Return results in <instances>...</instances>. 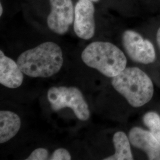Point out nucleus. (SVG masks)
Masks as SVG:
<instances>
[{
	"label": "nucleus",
	"mask_w": 160,
	"mask_h": 160,
	"mask_svg": "<svg viewBox=\"0 0 160 160\" xmlns=\"http://www.w3.org/2000/svg\"><path fill=\"white\" fill-rule=\"evenodd\" d=\"M51 12L47 18L49 29L57 34H65L74 22V9L72 0H49Z\"/></svg>",
	"instance_id": "6"
},
{
	"label": "nucleus",
	"mask_w": 160,
	"mask_h": 160,
	"mask_svg": "<svg viewBox=\"0 0 160 160\" xmlns=\"http://www.w3.org/2000/svg\"><path fill=\"white\" fill-rule=\"evenodd\" d=\"M48 99L54 111L69 108L80 120L86 121L90 118L88 104L81 92L77 87H53L48 92Z\"/></svg>",
	"instance_id": "4"
},
{
	"label": "nucleus",
	"mask_w": 160,
	"mask_h": 160,
	"mask_svg": "<svg viewBox=\"0 0 160 160\" xmlns=\"http://www.w3.org/2000/svg\"><path fill=\"white\" fill-rule=\"evenodd\" d=\"M94 12V6L91 1L78 0L75 6L74 30L81 39L88 40L94 36L96 30Z\"/></svg>",
	"instance_id": "7"
},
{
	"label": "nucleus",
	"mask_w": 160,
	"mask_h": 160,
	"mask_svg": "<svg viewBox=\"0 0 160 160\" xmlns=\"http://www.w3.org/2000/svg\"><path fill=\"white\" fill-rule=\"evenodd\" d=\"M114 89L134 108L148 103L154 94V85L148 75L137 67L126 68L112 77Z\"/></svg>",
	"instance_id": "2"
},
{
	"label": "nucleus",
	"mask_w": 160,
	"mask_h": 160,
	"mask_svg": "<svg viewBox=\"0 0 160 160\" xmlns=\"http://www.w3.org/2000/svg\"><path fill=\"white\" fill-rule=\"evenodd\" d=\"M89 1H91L93 2H98L100 0H89Z\"/></svg>",
	"instance_id": "17"
},
{
	"label": "nucleus",
	"mask_w": 160,
	"mask_h": 160,
	"mask_svg": "<svg viewBox=\"0 0 160 160\" xmlns=\"http://www.w3.org/2000/svg\"><path fill=\"white\" fill-rule=\"evenodd\" d=\"M48 151L45 148H38L34 150L27 160H45L48 157Z\"/></svg>",
	"instance_id": "13"
},
{
	"label": "nucleus",
	"mask_w": 160,
	"mask_h": 160,
	"mask_svg": "<svg viewBox=\"0 0 160 160\" xmlns=\"http://www.w3.org/2000/svg\"><path fill=\"white\" fill-rule=\"evenodd\" d=\"M71 155L68 151L64 148L57 149L51 156V160H70Z\"/></svg>",
	"instance_id": "14"
},
{
	"label": "nucleus",
	"mask_w": 160,
	"mask_h": 160,
	"mask_svg": "<svg viewBox=\"0 0 160 160\" xmlns=\"http://www.w3.org/2000/svg\"><path fill=\"white\" fill-rule=\"evenodd\" d=\"M81 58L86 65L102 74L113 77L126 68L127 59L124 53L113 43L94 42L82 52Z\"/></svg>",
	"instance_id": "3"
},
{
	"label": "nucleus",
	"mask_w": 160,
	"mask_h": 160,
	"mask_svg": "<svg viewBox=\"0 0 160 160\" xmlns=\"http://www.w3.org/2000/svg\"><path fill=\"white\" fill-rule=\"evenodd\" d=\"M144 124L147 126L156 138L160 142V116L154 112H149L144 115Z\"/></svg>",
	"instance_id": "12"
},
{
	"label": "nucleus",
	"mask_w": 160,
	"mask_h": 160,
	"mask_svg": "<svg viewBox=\"0 0 160 160\" xmlns=\"http://www.w3.org/2000/svg\"><path fill=\"white\" fill-rule=\"evenodd\" d=\"M115 148L114 154L104 158V160H132L130 141L123 132H116L113 138Z\"/></svg>",
	"instance_id": "11"
},
{
	"label": "nucleus",
	"mask_w": 160,
	"mask_h": 160,
	"mask_svg": "<svg viewBox=\"0 0 160 160\" xmlns=\"http://www.w3.org/2000/svg\"><path fill=\"white\" fill-rule=\"evenodd\" d=\"M156 40H157V45H158L160 51V27L159 28V29H158L157 32Z\"/></svg>",
	"instance_id": "15"
},
{
	"label": "nucleus",
	"mask_w": 160,
	"mask_h": 160,
	"mask_svg": "<svg viewBox=\"0 0 160 160\" xmlns=\"http://www.w3.org/2000/svg\"><path fill=\"white\" fill-rule=\"evenodd\" d=\"M21 120L15 113L1 110L0 112V143H5L14 137L20 130Z\"/></svg>",
	"instance_id": "10"
},
{
	"label": "nucleus",
	"mask_w": 160,
	"mask_h": 160,
	"mask_svg": "<svg viewBox=\"0 0 160 160\" xmlns=\"http://www.w3.org/2000/svg\"><path fill=\"white\" fill-rule=\"evenodd\" d=\"M3 13V8H2V4H0V16H1L2 15Z\"/></svg>",
	"instance_id": "16"
},
{
	"label": "nucleus",
	"mask_w": 160,
	"mask_h": 160,
	"mask_svg": "<svg viewBox=\"0 0 160 160\" xmlns=\"http://www.w3.org/2000/svg\"><path fill=\"white\" fill-rule=\"evenodd\" d=\"M23 73L17 63L0 51V83L2 85L10 88L20 87L23 82Z\"/></svg>",
	"instance_id": "9"
},
{
	"label": "nucleus",
	"mask_w": 160,
	"mask_h": 160,
	"mask_svg": "<svg viewBox=\"0 0 160 160\" xmlns=\"http://www.w3.org/2000/svg\"><path fill=\"white\" fill-rule=\"evenodd\" d=\"M63 62L61 48L52 42L24 52L17 61L23 73L33 78L51 77L59 71Z\"/></svg>",
	"instance_id": "1"
},
{
	"label": "nucleus",
	"mask_w": 160,
	"mask_h": 160,
	"mask_svg": "<svg viewBox=\"0 0 160 160\" xmlns=\"http://www.w3.org/2000/svg\"><path fill=\"white\" fill-rule=\"evenodd\" d=\"M129 139L134 147L145 152L149 160H160V142L151 132L135 127L129 132Z\"/></svg>",
	"instance_id": "8"
},
{
	"label": "nucleus",
	"mask_w": 160,
	"mask_h": 160,
	"mask_svg": "<svg viewBox=\"0 0 160 160\" xmlns=\"http://www.w3.org/2000/svg\"><path fill=\"white\" fill-rule=\"evenodd\" d=\"M122 44L126 54L133 61L143 64L154 62L156 52L153 44L137 32L125 31L122 35Z\"/></svg>",
	"instance_id": "5"
}]
</instances>
